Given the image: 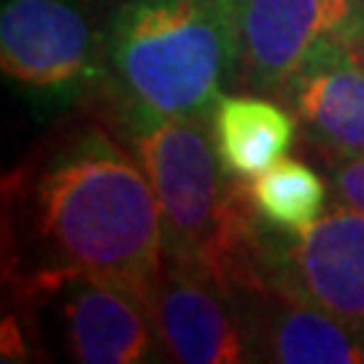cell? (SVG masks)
<instances>
[{"label": "cell", "mask_w": 364, "mask_h": 364, "mask_svg": "<svg viewBox=\"0 0 364 364\" xmlns=\"http://www.w3.org/2000/svg\"><path fill=\"white\" fill-rule=\"evenodd\" d=\"M3 264L16 297L92 275L151 305L165 270L162 221L132 146L95 122H65L33 146L3 178Z\"/></svg>", "instance_id": "6da1fadb"}, {"label": "cell", "mask_w": 364, "mask_h": 364, "mask_svg": "<svg viewBox=\"0 0 364 364\" xmlns=\"http://www.w3.org/2000/svg\"><path fill=\"white\" fill-rule=\"evenodd\" d=\"M235 73L237 0H122L105 22V100L124 130L210 119Z\"/></svg>", "instance_id": "7a4b0ae2"}, {"label": "cell", "mask_w": 364, "mask_h": 364, "mask_svg": "<svg viewBox=\"0 0 364 364\" xmlns=\"http://www.w3.org/2000/svg\"><path fill=\"white\" fill-rule=\"evenodd\" d=\"M124 132L156 195L165 262L235 287L257 210L224 168L210 119H165Z\"/></svg>", "instance_id": "3957f363"}, {"label": "cell", "mask_w": 364, "mask_h": 364, "mask_svg": "<svg viewBox=\"0 0 364 364\" xmlns=\"http://www.w3.org/2000/svg\"><path fill=\"white\" fill-rule=\"evenodd\" d=\"M0 65L38 117H63L105 97V25L81 0H3Z\"/></svg>", "instance_id": "277c9868"}, {"label": "cell", "mask_w": 364, "mask_h": 364, "mask_svg": "<svg viewBox=\"0 0 364 364\" xmlns=\"http://www.w3.org/2000/svg\"><path fill=\"white\" fill-rule=\"evenodd\" d=\"M273 289L364 324V213L335 208L302 232L254 219L235 289Z\"/></svg>", "instance_id": "5b68a950"}, {"label": "cell", "mask_w": 364, "mask_h": 364, "mask_svg": "<svg viewBox=\"0 0 364 364\" xmlns=\"http://www.w3.org/2000/svg\"><path fill=\"white\" fill-rule=\"evenodd\" d=\"M22 302L54 346L81 364H141L165 359L149 302L105 278L70 275L30 291Z\"/></svg>", "instance_id": "8992f818"}, {"label": "cell", "mask_w": 364, "mask_h": 364, "mask_svg": "<svg viewBox=\"0 0 364 364\" xmlns=\"http://www.w3.org/2000/svg\"><path fill=\"white\" fill-rule=\"evenodd\" d=\"M237 27L246 84L281 97L321 43L364 41V0H237Z\"/></svg>", "instance_id": "52a82bcc"}, {"label": "cell", "mask_w": 364, "mask_h": 364, "mask_svg": "<svg viewBox=\"0 0 364 364\" xmlns=\"http://www.w3.org/2000/svg\"><path fill=\"white\" fill-rule=\"evenodd\" d=\"M149 308L165 359L183 364L257 362L237 291L216 275L165 262Z\"/></svg>", "instance_id": "ba28073f"}, {"label": "cell", "mask_w": 364, "mask_h": 364, "mask_svg": "<svg viewBox=\"0 0 364 364\" xmlns=\"http://www.w3.org/2000/svg\"><path fill=\"white\" fill-rule=\"evenodd\" d=\"M326 162L364 156V41H329L281 92Z\"/></svg>", "instance_id": "9c48e42d"}, {"label": "cell", "mask_w": 364, "mask_h": 364, "mask_svg": "<svg viewBox=\"0 0 364 364\" xmlns=\"http://www.w3.org/2000/svg\"><path fill=\"white\" fill-rule=\"evenodd\" d=\"M257 362L364 364V324L273 289H235Z\"/></svg>", "instance_id": "30bf717a"}, {"label": "cell", "mask_w": 364, "mask_h": 364, "mask_svg": "<svg viewBox=\"0 0 364 364\" xmlns=\"http://www.w3.org/2000/svg\"><path fill=\"white\" fill-rule=\"evenodd\" d=\"M210 132L224 168L237 178L284 159L297 138V117L257 95H227L210 114Z\"/></svg>", "instance_id": "8fae6325"}, {"label": "cell", "mask_w": 364, "mask_h": 364, "mask_svg": "<svg viewBox=\"0 0 364 364\" xmlns=\"http://www.w3.org/2000/svg\"><path fill=\"white\" fill-rule=\"evenodd\" d=\"M262 221L284 232H302L324 216L326 181L302 159H278L246 186Z\"/></svg>", "instance_id": "7c38bea8"}, {"label": "cell", "mask_w": 364, "mask_h": 364, "mask_svg": "<svg viewBox=\"0 0 364 364\" xmlns=\"http://www.w3.org/2000/svg\"><path fill=\"white\" fill-rule=\"evenodd\" d=\"M329 181L343 205L364 213V156L329 162Z\"/></svg>", "instance_id": "4fadbf2b"}]
</instances>
